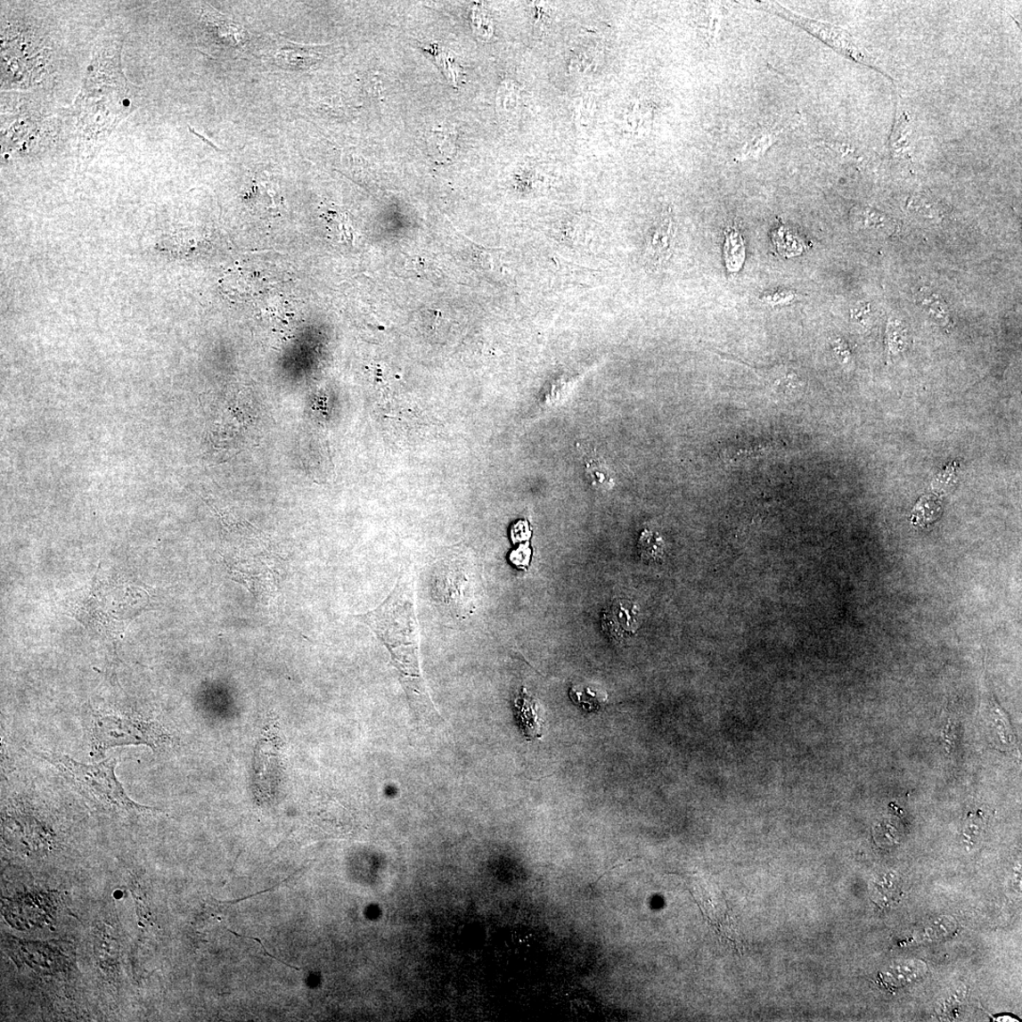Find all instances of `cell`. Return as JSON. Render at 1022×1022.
<instances>
[{"mask_svg": "<svg viewBox=\"0 0 1022 1022\" xmlns=\"http://www.w3.org/2000/svg\"><path fill=\"white\" fill-rule=\"evenodd\" d=\"M696 15L698 28L705 34L708 43L718 37L723 22V6L718 3H699Z\"/></svg>", "mask_w": 1022, "mask_h": 1022, "instance_id": "9a60e30c", "label": "cell"}, {"mask_svg": "<svg viewBox=\"0 0 1022 1022\" xmlns=\"http://www.w3.org/2000/svg\"><path fill=\"white\" fill-rule=\"evenodd\" d=\"M516 720L523 736L528 740L541 738L544 720L540 715L537 700L530 696L525 688L514 701Z\"/></svg>", "mask_w": 1022, "mask_h": 1022, "instance_id": "30bf717a", "label": "cell"}, {"mask_svg": "<svg viewBox=\"0 0 1022 1022\" xmlns=\"http://www.w3.org/2000/svg\"><path fill=\"white\" fill-rule=\"evenodd\" d=\"M280 738L271 726L259 740L254 761V795L258 802H270L274 796L282 773Z\"/></svg>", "mask_w": 1022, "mask_h": 1022, "instance_id": "8992f818", "label": "cell"}, {"mask_svg": "<svg viewBox=\"0 0 1022 1022\" xmlns=\"http://www.w3.org/2000/svg\"><path fill=\"white\" fill-rule=\"evenodd\" d=\"M639 607L633 601L617 599L604 609L601 619L603 631L617 641L634 635L640 626Z\"/></svg>", "mask_w": 1022, "mask_h": 1022, "instance_id": "ba28073f", "label": "cell"}, {"mask_svg": "<svg viewBox=\"0 0 1022 1022\" xmlns=\"http://www.w3.org/2000/svg\"><path fill=\"white\" fill-rule=\"evenodd\" d=\"M903 881L896 873L888 872L880 874L873 882V900L881 907L890 906L896 903Z\"/></svg>", "mask_w": 1022, "mask_h": 1022, "instance_id": "2e32d148", "label": "cell"}, {"mask_svg": "<svg viewBox=\"0 0 1022 1022\" xmlns=\"http://www.w3.org/2000/svg\"><path fill=\"white\" fill-rule=\"evenodd\" d=\"M639 555L644 560H655L663 553L662 540L655 533L646 529L638 541Z\"/></svg>", "mask_w": 1022, "mask_h": 1022, "instance_id": "ac0fdd59", "label": "cell"}, {"mask_svg": "<svg viewBox=\"0 0 1022 1022\" xmlns=\"http://www.w3.org/2000/svg\"><path fill=\"white\" fill-rule=\"evenodd\" d=\"M327 230L333 240L340 243H352L355 241L356 233L346 213L339 210H329L323 216Z\"/></svg>", "mask_w": 1022, "mask_h": 1022, "instance_id": "e0dca14e", "label": "cell"}, {"mask_svg": "<svg viewBox=\"0 0 1022 1022\" xmlns=\"http://www.w3.org/2000/svg\"><path fill=\"white\" fill-rule=\"evenodd\" d=\"M147 605L143 590L119 578L94 585L76 616L86 627L118 634Z\"/></svg>", "mask_w": 1022, "mask_h": 1022, "instance_id": "6da1fadb", "label": "cell"}, {"mask_svg": "<svg viewBox=\"0 0 1022 1022\" xmlns=\"http://www.w3.org/2000/svg\"><path fill=\"white\" fill-rule=\"evenodd\" d=\"M228 574L262 603L276 597L281 579L280 557L259 545H233L222 552Z\"/></svg>", "mask_w": 1022, "mask_h": 1022, "instance_id": "3957f363", "label": "cell"}, {"mask_svg": "<svg viewBox=\"0 0 1022 1022\" xmlns=\"http://www.w3.org/2000/svg\"><path fill=\"white\" fill-rule=\"evenodd\" d=\"M800 120L801 117L799 114H797L784 121V123L778 124L774 127L760 132L743 145L735 157L734 161L737 163L756 161L764 158L766 152L786 132L798 127Z\"/></svg>", "mask_w": 1022, "mask_h": 1022, "instance_id": "9c48e42d", "label": "cell"}, {"mask_svg": "<svg viewBox=\"0 0 1022 1022\" xmlns=\"http://www.w3.org/2000/svg\"><path fill=\"white\" fill-rule=\"evenodd\" d=\"M956 924L950 919H940L937 921L930 924L928 927H924L914 937L919 940H937L944 936H950L954 932Z\"/></svg>", "mask_w": 1022, "mask_h": 1022, "instance_id": "d6986e66", "label": "cell"}, {"mask_svg": "<svg viewBox=\"0 0 1022 1022\" xmlns=\"http://www.w3.org/2000/svg\"><path fill=\"white\" fill-rule=\"evenodd\" d=\"M248 204L261 211H278L282 206V197L279 188L272 182L256 180L247 192Z\"/></svg>", "mask_w": 1022, "mask_h": 1022, "instance_id": "7c38bea8", "label": "cell"}, {"mask_svg": "<svg viewBox=\"0 0 1022 1022\" xmlns=\"http://www.w3.org/2000/svg\"><path fill=\"white\" fill-rule=\"evenodd\" d=\"M69 780L79 787L86 795L94 799L105 810L127 815L149 814L151 808L132 801L123 786L118 781L115 758L102 761L98 764H84L65 755H44Z\"/></svg>", "mask_w": 1022, "mask_h": 1022, "instance_id": "7a4b0ae2", "label": "cell"}, {"mask_svg": "<svg viewBox=\"0 0 1022 1022\" xmlns=\"http://www.w3.org/2000/svg\"><path fill=\"white\" fill-rule=\"evenodd\" d=\"M676 237V224L666 213L653 224L648 232L644 258L651 268L662 267L673 255Z\"/></svg>", "mask_w": 1022, "mask_h": 1022, "instance_id": "52a82bcc", "label": "cell"}, {"mask_svg": "<svg viewBox=\"0 0 1022 1022\" xmlns=\"http://www.w3.org/2000/svg\"><path fill=\"white\" fill-rule=\"evenodd\" d=\"M522 106L521 90L515 83L506 81L497 91L496 112L504 123H514L520 114Z\"/></svg>", "mask_w": 1022, "mask_h": 1022, "instance_id": "4fadbf2b", "label": "cell"}, {"mask_svg": "<svg viewBox=\"0 0 1022 1022\" xmlns=\"http://www.w3.org/2000/svg\"><path fill=\"white\" fill-rule=\"evenodd\" d=\"M743 4H745V7L750 6L751 8L768 12L777 15V17L790 21L806 30L808 34L829 45L830 48L838 53L854 61V62L872 68L880 72L876 67L873 56L869 54L865 49L862 48L857 40L854 38L847 30L841 27L808 19L804 17V15L793 12L778 3L753 2L743 3Z\"/></svg>", "mask_w": 1022, "mask_h": 1022, "instance_id": "5b68a950", "label": "cell"}, {"mask_svg": "<svg viewBox=\"0 0 1022 1022\" xmlns=\"http://www.w3.org/2000/svg\"><path fill=\"white\" fill-rule=\"evenodd\" d=\"M928 968L920 960L904 961L879 973L878 980L884 987L896 989L912 984L923 977Z\"/></svg>", "mask_w": 1022, "mask_h": 1022, "instance_id": "8fae6325", "label": "cell"}, {"mask_svg": "<svg viewBox=\"0 0 1022 1022\" xmlns=\"http://www.w3.org/2000/svg\"><path fill=\"white\" fill-rule=\"evenodd\" d=\"M796 298L795 292L789 289L777 290V291L766 294L762 298V301L770 307H785L790 304Z\"/></svg>", "mask_w": 1022, "mask_h": 1022, "instance_id": "ffe728a7", "label": "cell"}, {"mask_svg": "<svg viewBox=\"0 0 1022 1022\" xmlns=\"http://www.w3.org/2000/svg\"><path fill=\"white\" fill-rule=\"evenodd\" d=\"M434 50L435 51L432 52V54L435 56L439 69L441 71H444L446 78L455 85L456 69L454 66L452 59L448 56L447 53L438 51V49Z\"/></svg>", "mask_w": 1022, "mask_h": 1022, "instance_id": "44dd1931", "label": "cell"}, {"mask_svg": "<svg viewBox=\"0 0 1022 1022\" xmlns=\"http://www.w3.org/2000/svg\"><path fill=\"white\" fill-rule=\"evenodd\" d=\"M93 740L97 753L124 745H147L158 750L169 741L158 724L119 715H96Z\"/></svg>", "mask_w": 1022, "mask_h": 1022, "instance_id": "277c9868", "label": "cell"}, {"mask_svg": "<svg viewBox=\"0 0 1022 1022\" xmlns=\"http://www.w3.org/2000/svg\"><path fill=\"white\" fill-rule=\"evenodd\" d=\"M724 258L729 274L739 273L745 263L746 249L743 237L736 225L727 226L724 232Z\"/></svg>", "mask_w": 1022, "mask_h": 1022, "instance_id": "5bb4252c", "label": "cell"}]
</instances>
